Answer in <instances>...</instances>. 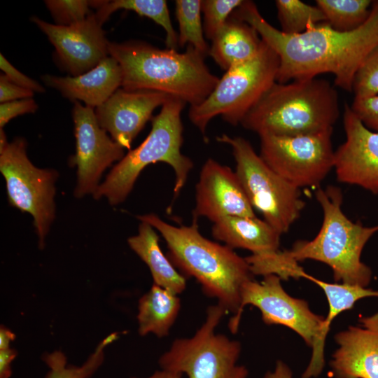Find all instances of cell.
I'll list each match as a JSON object with an SVG mask.
<instances>
[{
    "mask_svg": "<svg viewBox=\"0 0 378 378\" xmlns=\"http://www.w3.org/2000/svg\"><path fill=\"white\" fill-rule=\"evenodd\" d=\"M127 243L149 268L154 284L176 295L186 289V278L163 253L159 245V237L150 225L141 222L138 234L129 237Z\"/></svg>",
    "mask_w": 378,
    "mask_h": 378,
    "instance_id": "23",
    "label": "cell"
},
{
    "mask_svg": "<svg viewBox=\"0 0 378 378\" xmlns=\"http://www.w3.org/2000/svg\"><path fill=\"white\" fill-rule=\"evenodd\" d=\"M332 130L296 136H260V156L298 188L318 185L334 167Z\"/></svg>",
    "mask_w": 378,
    "mask_h": 378,
    "instance_id": "11",
    "label": "cell"
},
{
    "mask_svg": "<svg viewBox=\"0 0 378 378\" xmlns=\"http://www.w3.org/2000/svg\"><path fill=\"white\" fill-rule=\"evenodd\" d=\"M232 15L251 25L276 52L280 65L276 82L279 83L330 73L337 86L352 92L358 68L378 46V0L372 1L368 20L348 31L323 22L302 34H285L267 22L251 1H244Z\"/></svg>",
    "mask_w": 378,
    "mask_h": 378,
    "instance_id": "1",
    "label": "cell"
},
{
    "mask_svg": "<svg viewBox=\"0 0 378 378\" xmlns=\"http://www.w3.org/2000/svg\"><path fill=\"white\" fill-rule=\"evenodd\" d=\"M346 139L335 151L337 179L378 194V132L366 127L348 104L344 105Z\"/></svg>",
    "mask_w": 378,
    "mask_h": 378,
    "instance_id": "15",
    "label": "cell"
},
{
    "mask_svg": "<svg viewBox=\"0 0 378 378\" xmlns=\"http://www.w3.org/2000/svg\"><path fill=\"white\" fill-rule=\"evenodd\" d=\"M335 335L330 366L335 378H378V312Z\"/></svg>",
    "mask_w": 378,
    "mask_h": 378,
    "instance_id": "18",
    "label": "cell"
},
{
    "mask_svg": "<svg viewBox=\"0 0 378 378\" xmlns=\"http://www.w3.org/2000/svg\"><path fill=\"white\" fill-rule=\"evenodd\" d=\"M275 5L281 31L285 34H302L312 25L326 22L319 8L300 0H276Z\"/></svg>",
    "mask_w": 378,
    "mask_h": 378,
    "instance_id": "29",
    "label": "cell"
},
{
    "mask_svg": "<svg viewBox=\"0 0 378 378\" xmlns=\"http://www.w3.org/2000/svg\"><path fill=\"white\" fill-rule=\"evenodd\" d=\"M350 107L366 127L378 132V94L367 98H354Z\"/></svg>",
    "mask_w": 378,
    "mask_h": 378,
    "instance_id": "33",
    "label": "cell"
},
{
    "mask_svg": "<svg viewBox=\"0 0 378 378\" xmlns=\"http://www.w3.org/2000/svg\"><path fill=\"white\" fill-rule=\"evenodd\" d=\"M354 98H367L378 94V46L363 61L354 78Z\"/></svg>",
    "mask_w": 378,
    "mask_h": 378,
    "instance_id": "32",
    "label": "cell"
},
{
    "mask_svg": "<svg viewBox=\"0 0 378 378\" xmlns=\"http://www.w3.org/2000/svg\"><path fill=\"white\" fill-rule=\"evenodd\" d=\"M315 195L323 211L319 232L312 240L297 241L291 249L283 251L284 255L298 263L308 259L321 262L332 269L336 282L366 287L372 271L360 257L366 243L378 232V224L368 227L348 218L338 187L318 188Z\"/></svg>",
    "mask_w": 378,
    "mask_h": 378,
    "instance_id": "5",
    "label": "cell"
},
{
    "mask_svg": "<svg viewBox=\"0 0 378 378\" xmlns=\"http://www.w3.org/2000/svg\"><path fill=\"white\" fill-rule=\"evenodd\" d=\"M15 334L4 326L0 329V350L10 348V344L15 339Z\"/></svg>",
    "mask_w": 378,
    "mask_h": 378,
    "instance_id": "39",
    "label": "cell"
},
{
    "mask_svg": "<svg viewBox=\"0 0 378 378\" xmlns=\"http://www.w3.org/2000/svg\"><path fill=\"white\" fill-rule=\"evenodd\" d=\"M108 53L121 67L122 88L164 92L190 106L202 103L220 79L209 69L205 56L190 45L178 52L142 41L109 42Z\"/></svg>",
    "mask_w": 378,
    "mask_h": 378,
    "instance_id": "3",
    "label": "cell"
},
{
    "mask_svg": "<svg viewBox=\"0 0 378 378\" xmlns=\"http://www.w3.org/2000/svg\"><path fill=\"white\" fill-rule=\"evenodd\" d=\"M227 312L220 304L208 307L204 323L189 338L176 339L159 359L162 370L186 374L188 378H247L237 365L241 344L215 329Z\"/></svg>",
    "mask_w": 378,
    "mask_h": 378,
    "instance_id": "9",
    "label": "cell"
},
{
    "mask_svg": "<svg viewBox=\"0 0 378 378\" xmlns=\"http://www.w3.org/2000/svg\"><path fill=\"white\" fill-rule=\"evenodd\" d=\"M44 3L56 24L61 26L83 22L96 6V1L87 0H46Z\"/></svg>",
    "mask_w": 378,
    "mask_h": 378,
    "instance_id": "30",
    "label": "cell"
},
{
    "mask_svg": "<svg viewBox=\"0 0 378 378\" xmlns=\"http://www.w3.org/2000/svg\"><path fill=\"white\" fill-rule=\"evenodd\" d=\"M0 69L9 80L15 84L29 89L34 92L42 93L45 92V89L41 85L18 70L2 54H0Z\"/></svg>",
    "mask_w": 378,
    "mask_h": 378,
    "instance_id": "35",
    "label": "cell"
},
{
    "mask_svg": "<svg viewBox=\"0 0 378 378\" xmlns=\"http://www.w3.org/2000/svg\"><path fill=\"white\" fill-rule=\"evenodd\" d=\"M230 216L255 214L236 172L209 158L203 164L195 186L192 220L205 217L214 223Z\"/></svg>",
    "mask_w": 378,
    "mask_h": 378,
    "instance_id": "16",
    "label": "cell"
},
{
    "mask_svg": "<svg viewBox=\"0 0 378 378\" xmlns=\"http://www.w3.org/2000/svg\"><path fill=\"white\" fill-rule=\"evenodd\" d=\"M172 97L158 91L119 88L94 112L100 127L113 141L130 150L132 143L153 111Z\"/></svg>",
    "mask_w": 378,
    "mask_h": 378,
    "instance_id": "17",
    "label": "cell"
},
{
    "mask_svg": "<svg viewBox=\"0 0 378 378\" xmlns=\"http://www.w3.org/2000/svg\"><path fill=\"white\" fill-rule=\"evenodd\" d=\"M211 234L232 249H246L255 255L278 251L281 235L265 220L242 216L218 220L213 224Z\"/></svg>",
    "mask_w": 378,
    "mask_h": 378,
    "instance_id": "20",
    "label": "cell"
},
{
    "mask_svg": "<svg viewBox=\"0 0 378 378\" xmlns=\"http://www.w3.org/2000/svg\"><path fill=\"white\" fill-rule=\"evenodd\" d=\"M137 218L160 233L168 248L169 259L186 278L195 279L204 293L217 299L227 312L237 313L241 287L253 276L245 258L226 245L203 237L196 220L188 226H175L155 214Z\"/></svg>",
    "mask_w": 378,
    "mask_h": 378,
    "instance_id": "2",
    "label": "cell"
},
{
    "mask_svg": "<svg viewBox=\"0 0 378 378\" xmlns=\"http://www.w3.org/2000/svg\"><path fill=\"white\" fill-rule=\"evenodd\" d=\"M0 172L10 205L33 217L38 246L43 248L55 218L58 172L34 165L27 156L25 140L18 137L8 142L3 129H0Z\"/></svg>",
    "mask_w": 378,
    "mask_h": 378,
    "instance_id": "10",
    "label": "cell"
},
{
    "mask_svg": "<svg viewBox=\"0 0 378 378\" xmlns=\"http://www.w3.org/2000/svg\"><path fill=\"white\" fill-rule=\"evenodd\" d=\"M320 286L328 300V312L325 318L320 335L313 345L312 355L302 378H312L318 376L325 364V342L332 321L342 312L352 309L355 303L365 298H378V290L344 284L328 283L307 274L304 276Z\"/></svg>",
    "mask_w": 378,
    "mask_h": 378,
    "instance_id": "21",
    "label": "cell"
},
{
    "mask_svg": "<svg viewBox=\"0 0 378 378\" xmlns=\"http://www.w3.org/2000/svg\"><path fill=\"white\" fill-rule=\"evenodd\" d=\"M211 41L209 55L225 71L253 58L262 43L251 25L232 15Z\"/></svg>",
    "mask_w": 378,
    "mask_h": 378,
    "instance_id": "22",
    "label": "cell"
},
{
    "mask_svg": "<svg viewBox=\"0 0 378 378\" xmlns=\"http://www.w3.org/2000/svg\"><path fill=\"white\" fill-rule=\"evenodd\" d=\"M118 337L117 332L108 335L80 367L67 366L66 358L60 351L46 354L43 359L50 368L46 378H90L102 364L106 346Z\"/></svg>",
    "mask_w": 378,
    "mask_h": 378,
    "instance_id": "28",
    "label": "cell"
},
{
    "mask_svg": "<svg viewBox=\"0 0 378 378\" xmlns=\"http://www.w3.org/2000/svg\"><path fill=\"white\" fill-rule=\"evenodd\" d=\"M242 0H202L204 32L210 40L224 25L232 13L241 5Z\"/></svg>",
    "mask_w": 378,
    "mask_h": 378,
    "instance_id": "31",
    "label": "cell"
},
{
    "mask_svg": "<svg viewBox=\"0 0 378 378\" xmlns=\"http://www.w3.org/2000/svg\"><path fill=\"white\" fill-rule=\"evenodd\" d=\"M340 115L338 95L323 78L275 82L242 120L259 135L296 136L333 129Z\"/></svg>",
    "mask_w": 378,
    "mask_h": 378,
    "instance_id": "4",
    "label": "cell"
},
{
    "mask_svg": "<svg viewBox=\"0 0 378 378\" xmlns=\"http://www.w3.org/2000/svg\"><path fill=\"white\" fill-rule=\"evenodd\" d=\"M281 281L278 276L268 274L261 282L253 279L246 281L241 287L239 310L230 320V331L237 332L244 307L250 304L260 310L266 325L286 326L312 347L320 335L324 318L312 312L307 301L288 295Z\"/></svg>",
    "mask_w": 378,
    "mask_h": 378,
    "instance_id": "12",
    "label": "cell"
},
{
    "mask_svg": "<svg viewBox=\"0 0 378 378\" xmlns=\"http://www.w3.org/2000/svg\"><path fill=\"white\" fill-rule=\"evenodd\" d=\"M34 92L20 87L11 80L5 75L0 76V102L4 103L18 99L31 98Z\"/></svg>",
    "mask_w": 378,
    "mask_h": 378,
    "instance_id": "36",
    "label": "cell"
},
{
    "mask_svg": "<svg viewBox=\"0 0 378 378\" xmlns=\"http://www.w3.org/2000/svg\"><path fill=\"white\" fill-rule=\"evenodd\" d=\"M16 354L15 350L11 348L0 350V378H9L10 377V365Z\"/></svg>",
    "mask_w": 378,
    "mask_h": 378,
    "instance_id": "37",
    "label": "cell"
},
{
    "mask_svg": "<svg viewBox=\"0 0 378 378\" xmlns=\"http://www.w3.org/2000/svg\"><path fill=\"white\" fill-rule=\"evenodd\" d=\"M76 138V153L71 159L76 167L74 196L92 195L100 185L103 172L115 161L121 160L124 148L109 137L98 123L93 108L74 102L72 110Z\"/></svg>",
    "mask_w": 378,
    "mask_h": 378,
    "instance_id": "13",
    "label": "cell"
},
{
    "mask_svg": "<svg viewBox=\"0 0 378 378\" xmlns=\"http://www.w3.org/2000/svg\"><path fill=\"white\" fill-rule=\"evenodd\" d=\"M120 9L132 10L142 17H146L161 26L166 34L167 48L177 50L178 34L173 27L167 3L164 0H113L100 1L95 15L103 24L115 11Z\"/></svg>",
    "mask_w": 378,
    "mask_h": 378,
    "instance_id": "25",
    "label": "cell"
},
{
    "mask_svg": "<svg viewBox=\"0 0 378 378\" xmlns=\"http://www.w3.org/2000/svg\"><path fill=\"white\" fill-rule=\"evenodd\" d=\"M216 140L231 147L235 172L252 207L281 234L286 233L305 206L300 189L272 170L244 138L223 134Z\"/></svg>",
    "mask_w": 378,
    "mask_h": 378,
    "instance_id": "8",
    "label": "cell"
},
{
    "mask_svg": "<svg viewBox=\"0 0 378 378\" xmlns=\"http://www.w3.org/2000/svg\"><path fill=\"white\" fill-rule=\"evenodd\" d=\"M186 103L172 97L153 118L152 127L145 140L130 150L106 176L93 195L95 200L104 197L111 206L122 203L133 189L141 172L150 164L162 162L175 174L174 187L176 197L184 187L194 164L181 152L183 127L181 114Z\"/></svg>",
    "mask_w": 378,
    "mask_h": 378,
    "instance_id": "6",
    "label": "cell"
},
{
    "mask_svg": "<svg viewBox=\"0 0 378 378\" xmlns=\"http://www.w3.org/2000/svg\"><path fill=\"white\" fill-rule=\"evenodd\" d=\"M280 59L264 41L251 59L226 71L214 90L200 104L190 106L191 122L206 138V127L214 117L237 126L276 82Z\"/></svg>",
    "mask_w": 378,
    "mask_h": 378,
    "instance_id": "7",
    "label": "cell"
},
{
    "mask_svg": "<svg viewBox=\"0 0 378 378\" xmlns=\"http://www.w3.org/2000/svg\"><path fill=\"white\" fill-rule=\"evenodd\" d=\"M37 108L38 105L31 97L1 103L0 129H3L13 118L34 113Z\"/></svg>",
    "mask_w": 378,
    "mask_h": 378,
    "instance_id": "34",
    "label": "cell"
},
{
    "mask_svg": "<svg viewBox=\"0 0 378 378\" xmlns=\"http://www.w3.org/2000/svg\"><path fill=\"white\" fill-rule=\"evenodd\" d=\"M370 0H316L326 22L337 31H348L361 26L369 18Z\"/></svg>",
    "mask_w": 378,
    "mask_h": 378,
    "instance_id": "26",
    "label": "cell"
},
{
    "mask_svg": "<svg viewBox=\"0 0 378 378\" xmlns=\"http://www.w3.org/2000/svg\"><path fill=\"white\" fill-rule=\"evenodd\" d=\"M181 308L176 295L153 284L139 300L137 321L141 336L153 333L158 337L169 335Z\"/></svg>",
    "mask_w": 378,
    "mask_h": 378,
    "instance_id": "24",
    "label": "cell"
},
{
    "mask_svg": "<svg viewBox=\"0 0 378 378\" xmlns=\"http://www.w3.org/2000/svg\"><path fill=\"white\" fill-rule=\"evenodd\" d=\"M176 17L178 23V46L188 44L204 56L209 55V48L204 38L202 23L201 0L175 1Z\"/></svg>",
    "mask_w": 378,
    "mask_h": 378,
    "instance_id": "27",
    "label": "cell"
},
{
    "mask_svg": "<svg viewBox=\"0 0 378 378\" xmlns=\"http://www.w3.org/2000/svg\"><path fill=\"white\" fill-rule=\"evenodd\" d=\"M31 20L47 36L59 63L71 76L90 71L109 56V41L95 13L71 26L53 24L36 16Z\"/></svg>",
    "mask_w": 378,
    "mask_h": 378,
    "instance_id": "14",
    "label": "cell"
},
{
    "mask_svg": "<svg viewBox=\"0 0 378 378\" xmlns=\"http://www.w3.org/2000/svg\"><path fill=\"white\" fill-rule=\"evenodd\" d=\"M41 79L64 97L74 102L82 101L85 106L94 108L104 104L122 86V73L118 62L109 55L79 76L61 77L48 74L42 76Z\"/></svg>",
    "mask_w": 378,
    "mask_h": 378,
    "instance_id": "19",
    "label": "cell"
},
{
    "mask_svg": "<svg viewBox=\"0 0 378 378\" xmlns=\"http://www.w3.org/2000/svg\"><path fill=\"white\" fill-rule=\"evenodd\" d=\"M147 378H182V374L162 369L161 370L155 372L152 375Z\"/></svg>",
    "mask_w": 378,
    "mask_h": 378,
    "instance_id": "40",
    "label": "cell"
},
{
    "mask_svg": "<svg viewBox=\"0 0 378 378\" xmlns=\"http://www.w3.org/2000/svg\"><path fill=\"white\" fill-rule=\"evenodd\" d=\"M293 373L283 361L278 360L273 372H267L262 378H292Z\"/></svg>",
    "mask_w": 378,
    "mask_h": 378,
    "instance_id": "38",
    "label": "cell"
}]
</instances>
